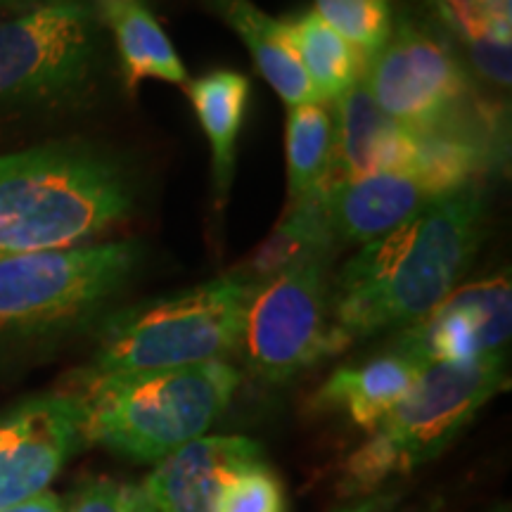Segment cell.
I'll use <instances>...</instances> for the list:
<instances>
[{
  "label": "cell",
  "instance_id": "obj_24",
  "mask_svg": "<svg viewBox=\"0 0 512 512\" xmlns=\"http://www.w3.org/2000/svg\"><path fill=\"white\" fill-rule=\"evenodd\" d=\"M214 512H287L285 486L271 467L259 460L228 479Z\"/></svg>",
  "mask_w": 512,
  "mask_h": 512
},
{
  "label": "cell",
  "instance_id": "obj_8",
  "mask_svg": "<svg viewBox=\"0 0 512 512\" xmlns=\"http://www.w3.org/2000/svg\"><path fill=\"white\" fill-rule=\"evenodd\" d=\"M380 110L408 131L463 124L486 102L444 31L401 17L363 74Z\"/></svg>",
  "mask_w": 512,
  "mask_h": 512
},
{
  "label": "cell",
  "instance_id": "obj_20",
  "mask_svg": "<svg viewBox=\"0 0 512 512\" xmlns=\"http://www.w3.org/2000/svg\"><path fill=\"white\" fill-rule=\"evenodd\" d=\"M437 17L441 31L467 53V60L484 79L510 88V27H501L475 0H422Z\"/></svg>",
  "mask_w": 512,
  "mask_h": 512
},
{
  "label": "cell",
  "instance_id": "obj_4",
  "mask_svg": "<svg viewBox=\"0 0 512 512\" xmlns=\"http://www.w3.org/2000/svg\"><path fill=\"white\" fill-rule=\"evenodd\" d=\"M259 285L247 268H240L174 297L114 313L102 325L86 373H145L223 361L240 349L249 302Z\"/></svg>",
  "mask_w": 512,
  "mask_h": 512
},
{
  "label": "cell",
  "instance_id": "obj_17",
  "mask_svg": "<svg viewBox=\"0 0 512 512\" xmlns=\"http://www.w3.org/2000/svg\"><path fill=\"white\" fill-rule=\"evenodd\" d=\"M185 91L209 138L216 202L223 204L233 183L235 150H238V136L249 107L252 86L247 76L230 72V69H216L188 83Z\"/></svg>",
  "mask_w": 512,
  "mask_h": 512
},
{
  "label": "cell",
  "instance_id": "obj_2",
  "mask_svg": "<svg viewBox=\"0 0 512 512\" xmlns=\"http://www.w3.org/2000/svg\"><path fill=\"white\" fill-rule=\"evenodd\" d=\"M126 166L79 145H48L0 157V254L69 249L131 211Z\"/></svg>",
  "mask_w": 512,
  "mask_h": 512
},
{
  "label": "cell",
  "instance_id": "obj_10",
  "mask_svg": "<svg viewBox=\"0 0 512 512\" xmlns=\"http://www.w3.org/2000/svg\"><path fill=\"white\" fill-rule=\"evenodd\" d=\"M512 330V287L496 275L451 292L396 339L394 351L430 363H460L503 354Z\"/></svg>",
  "mask_w": 512,
  "mask_h": 512
},
{
  "label": "cell",
  "instance_id": "obj_13",
  "mask_svg": "<svg viewBox=\"0 0 512 512\" xmlns=\"http://www.w3.org/2000/svg\"><path fill=\"white\" fill-rule=\"evenodd\" d=\"M432 200L418 178L399 171L332 181L323 195L332 238L361 247L411 221Z\"/></svg>",
  "mask_w": 512,
  "mask_h": 512
},
{
  "label": "cell",
  "instance_id": "obj_29",
  "mask_svg": "<svg viewBox=\"0 0 512 512\" xmlns=\"http://www.w3.org/2000/svg\"><path fill=\"white\" fill-rule=\"evenodd\" d=\"M126 3H131V0H95V5H98V12H100L102 19H107L114 10H119L121 5H126Z\"/></svg>",
  "mask_w": 512,
  "mask_h": 512
},
{
  "label": "cell",
  "instance_id": "obj_19",
  "mask_svg": "<svg viewBox=\"0 0 512 512\" xmlns=\"http://www.w3.org/2000/svg\"><path fill=\"white\" fill-rule=\"evenodd\" d=\"M105 22L114 29L128 91H136L138 83L145 79L169 81L178 86L188 83V72L176 55V48L171 46L155 15L140 0L121 5Z\"/></svg>",
  "mask_w": 512,
  "mask_h": 512
},
{
  "label": "cell",
  "instance_id": "obj_23",
  "mask_svg": "<svg viewBox=\"0 0 512 512\" xmlns=\"http://www.w3.org/2000/svg\"><path fill=\"white\" fill-rule=\"evenodd\" d=\"M316 12L368 62L394 31L392 0H316Z\"/></svg>",
  "mask_w": 512,
  "mask_h": 512
},
{
  "label": "cell",
  "instance_id": "obj_22",
  "mask_svg": "<svg viewBox=\"0 0 512 512\" xmlns=\"http://www.w3.org/2000/svg\"><path fill=\"white\" fill-rule=\"evenodd\" d=\"M325 188L309 192L302 200L292 202L273 238L259 249L256 259L247 268V273L254 280L264 283V280L273 278L275 273L285 271L287 266L297 264L306 256H332L335 238H332L328 219H325Z\"/></svg>",
  "mask_w": 512,
  "mask_h": 512
},
{
  "label": "cell",
  "instance_id": "obj_18",
  "mask_svg": "<svg viewBox=\"0 0 512 512\" xmlns=\"http://www.w3.org/2000/svg\"><path fill=\"white\" fill-rule=\"evenodd\" d=\"M283 29L318 102L339 100L366 74V57L328 27L316 10L285 19Z\"/></svg>",
  "mask_w": 512,
  "mask_h": 512
},
{
  "label": "cell",
  "instance_id": "obj_15",
  "mask_svg": "<svg viewBox=\"0 0 512 512\" xmlns=\"http://www.w3.org/2000/svg\"><path fill=\"white\" fill-rule=\"evenodd\" d=\"M422 368V363L399 351L344 366L318 389L313 403L325 411L344 413L361 430L373 432L411 392Z\"/></svg>",
  "mask_w": 512,
  "mask_h": 512
},
{
  "label": "cell",
  "instance_id": "obj_12",
  "mask_svg": "<svg viewBox=\"0 0 512 512\" xmlns=\"http://www.w3.org/2000/svg\"><path fill=\"white\" fill-rule=\"evenodd\" d=\"M259 460L254 439L200 437L159 460L143 489L155 512H214L228 479Z\"/></svg>",
  "mask_w": 512,
  "mask_h": 512
},
{
  "label": "cell",
  "instance_id": "obj_25",
  "mask_svg": "<svg viewBox=\"0 0 512 512\" xmlns=\"http://www.w3.org/2000/svg\"><path fill=\"white\" fill-rule=\"evenodd\" d=\"M67 512H155L143 486L95 479L76 491Z\"/></svg>",
  "mask_w": 512,
  "mask_h": 512
},
{
  "label": "cell",
  "instance_id": "obj_30",
  "mask_svg": "<svg viewBox=\"0 0 512 512\" xmlns=\"http://www.w3.org/2000/svg\"><path fill=\"white\" fill-rule=\"evenodd\" d=\"M31 3H55V0H0V8H15V5H31Z\"/></svg>",
  "mask_w": 512,
  "mask_h": 512
},
{
  "label": "cell",
  "instance_id": "obj_26",
  "mask_svg": "<svg viewBox=\"0 0 512 512\" xmlns=\"http://www.w3.org/2000/svg\"><path fill=\"white\" fill-rule=\"evenodd\" d=\"M396 505V496L389 494V491H375V494L361 496V501H356L349 508L339 512H392Z\"/></svg>",
  "mask_w": 512,
  "mask_h": 512
},
{
  "label": "cell",
  "instance_id": "obj_27",
  "mask_svg": "<svg viewBox=\"0 0 512 512\" xmlns=\"http://www.w3.org/2000/svg\"><path fill=\"white\" fill-rule=\"evenodd\" d=\"M5 512H64V505L55 494H48L46 491V494L31 498V501L22 503V505H15V508H10Z\"/></svg>",
  "mask_w": 512,
  "mask_h": 512
},
{
  "label": "cell",
  "instance_id": "obj_7",
  "mask_svg": "<svg viewBox=\"0 0 512 512\" xmlns=\"http://www.w3.org/2000/svg\"><path fill=\"white\" fill-rule=\"evenodd\" d=\"M330 256H306L256 287L240 351L254 375L287 382L349 349L332 313Z\"/></svg>",
  "mask_w": 512,
  "mask_h": 512
},
{
  "label": "cell",
  "instance_id": "obj_21",
  "mask_svg": "<svg viewBox=\"0 0 512 512\" xmlns=\"http://www.w3.org/2000/svg\"><path fill=\"white\" fill-rule=\"evenodd\" d=\"M290 200L330 185L335 171V119L323 102L292 107L285 131Z\"/></svg>",
  "mask_w": 512,
  "mask_h": 512
},
{
  "label": "cell",
  "instance_id": "obj_9",
  "mask_svg": "<svg viewBox=\"0 0 512 512\" xmlns=\"http://www.w3.org/2000/svg\"><path fill=\"white\" fill-rule=\"evenodd\" d=\"M95 15L81 0L38 5L0 24V107L60 102L91 79Z\"/></svg>",
  "mask_w": 512,
  "mask_h": 512
},
{
  "label": "cell",
  "instance_id": "obj_1",
  "mask_svg": "<svg viewBox=\"0 0 512 512\" xmlns=\"http://www.w3.org/2000/svg\"><path fill=\"white\" fill-rule=\"evenodd\" d=\"M482 183L441 195L380 240L361 247L332 285L344 339L413 325L444 302L484 240Z\"/></svg>",
  "mask_w": 512,
  "mask_h": 512
},
{
  "label": "cell",
  "instance_id": "obj_3",
  "mask_svg": "<svg viewBox=\"0 0 512 512\" xmlns=\"http://www.w3.org/2000/svg\"><path fill=\"white\" fill-rule=\"evenodd\" d=\"M240 373L226 361L145 373L79 377L72 396L83 441L136 463L159 460L204 437L226 413Z\"/></svg>",
  "mask_w": 512,
  "mask_h": 512
},
{
  "label": "cell",
  "instance_id": "obj_14",
  "mask_svg": "<svg viewBox=\"0 0 512 512\" xmlns=\"http://www.w3.org/2000/svg\"><path fill=\"white\" fill-rule=\"evenodd\" d=\"M337 102L335 166L344 178L384 171L406 174L411 162L413 131L396 124L380 110L366 81L358 79Z\"/></svg>",
  "mask_w": 512,
  "mask_h": 512
},
{
  "label": "cell",
  "instance_id": "obj_31",
  "mask_svg": "<svg viewBox=\"0 0 512 512\" xmlns=\"http://www.w3.org/2000/svg\"><path fill=\"white\" fill-rule=\"evenodd\" d=\"M496 512H510V508H508V505H503V508H498Z\"/></svg>",
  "mask_w": 512,
  "mask_h": 512
},
{
  "label": "cell",
  "instance_id": "obj_11",
  "mask_svg": "<svg viewBox=\"0 0 512 512\" xmlns=\"http://www.w3.org/2000/svg\"><path fill=\"white\" fill-rule=\"evenodd\" d=\"M83 444L79 408L69 394L24 401L0 422V512L46 494Z\"/></svg>",
  "mask_w": 512,
  "mask_h": 512
},
{
  "label": "cell",
  "instance_id": "obj_28",
  "mask_svg": "<svg viewBox=\"0 0 512 512\" xmlns=\"http://www.w3.org/2000/svg\"><path fill=\"white\" fill-rule=\"evenodd\" d=\"M486 15L494 19L501 27H510V0H475Z\"/></svg>",
  "mask_w": 512,
  "mask_h": 512
},
{
  "label": "cell",
  "instance_id": "obj_5",
  "mask_svg": "<svg viewBox=\"0 0 512 512\" xmlns=\"http://www.w3.org/2000/svg\"><path fill=\"white\" fill-rule=\"evenodd\" d=\"M505 384V354L422 368L411 392L347 458L342 494H375L392 477L430 463Z\"/></svg>",
  "mask_w": 512,
  "mask_h": 512
},
{
  "label": "cell",
  "instance_id": "obj_16",
  "mask_svg": "<svg viewBox=\"0 0 512 512\" xmlns=\"http://www.w3.org/2000/svg\"><path fill=\"white\" fill-rule=\"evenodd\" d=\"M207 3L245 41L256 69L290 110L318 102L302 64L287 41L283 22H275L256 8L252 0H207Z\"/></svg>",
  "mask_w": 512,
  "mask_h": 512
},
{
  "label": "cell",
  "instance_id": "obj_6",
  "mask_svg": "<svg viewBox=\"0 0 512 512\" xmlns=\"http://www.w3.org/2000/svg\"><path fill=\"white\" fill-rule=\"evenodd\" d=\"M143 261L136 240L0 254V332H48L93 316Z\"/></svg>",
  "mask_w": 512,
  "mask_h": 512
}]
</instances>
